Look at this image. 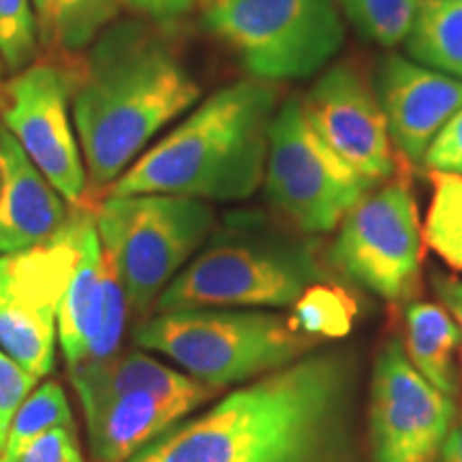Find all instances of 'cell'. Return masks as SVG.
Instances as JSON below:
<instances>
[{
    "label": "cell",
    "mask_w": 462,
    "mask_h": 462,
    "mask_svg": "<svg viewBox=\"0 0 462 462\" xmlns=\"http://www.w3.org/2000/svg\"><path fill=\"white\" fill-rule=\"evenodd\" d=\"M310 125L338 157L373 184L396 173V154L379 97L351 65L323 71L302 97Z\"/></svg>",
    "instance_id": "12"
},
{
    "label": "cell",
    "mask_w": 462,
    "mask_h": 462,
    "mask_svg": "<svg viewBox=\"0 0 462 462\" xmlns=\"http://www.w3.org/2000/svg\"><path fill=\"white\" fill-rule=\"evenodd\" d=\"M424 246L411 189L388 180L346 212L330 246V262L356 285L396 304L418 293Z\"/></svg>",
    "instance_id": "9"
},
{
    "label": "cell",
    "mask_w": 462,
    "mask_h": 462,
    "mask_svg": "<svg viewBox=\"0 0 462 462\" xmlns=\"http://www.w3.org/2000/svg\"><path fill=\"white\" fill-rule=\"evenodd\" d=\"M374 92L392 143L413 165L424 163L437 133L462 107V79L401 54H388L379 62Z\"/></svg>",
    "instance_id": "14"
},
{
    "label": "cell",
    "mask_w": 462,
    "mask_h": 462,
    "mask_svg": "<svg viewBox=\"0 0 462 462\" xmlns=\"http://www.w3.org/2000/svg\"><path fill=\"white\" fill-rule=\"evenodd\" d=\"M421 165L429 167L430 171L458 173V176H462V107L437 133L430 148L426 150Z\"/></svg>",
    "instance_id": "29"
},
{
    "label": "cell",
    "mask_w": 462,
    "mask_h": 462,
    "mask_svg": "<svg viewBox=\"0 0 462 462\" xmlns=\"http://www.w3.org/2000/svg\"><path fill=\"white\" fill-rule=\"evenodd\" d=\"M86 441L95 462H126L148 443L187 418L193 407L163 401L143 392L126 394H78Z\"/></svg>",
    "instance_id": "16"
},
{
    "label": "cell",
    "mask_w": 462,
    "mask_h": 462,
    "mask_svg": "<svg viewBox=\"0 0 462 462\" xmlns=\"http://www.w3.org/2000/svg\"><path fill=\"white\" fill-rule=\"evenodd\" d=\"M37 381L39 379L26 373L14 357L0 349V452H3L5 441H7L11 420H14V415L28 394L34 390Z\"/></svg>",
    "instance_id": "27"
},
{
    "label": "cell",
    "mask_w": 462,
    "mask_h": 462,
    "mask_svg": "<svg viewBox=\"0 0 462 462\" xmlns=\"http://www.w3.org/2000/svg\"><path fill=\"white\" fill-rule=\"evenodd\" d=\"M67 374L75 394L143 392L163 401L187 402L193 409L201 407L218 392L184 371H176L170 364L159 362L140 346L120 351L106 362L67 368Z\"/></svg>",
    "instance_id": "17"
},
{
    "label": "cell",
    "mask_w": 462,
    "mask_h": 462,
    "mask_svg": "<svg viewBox=\"0 0 462 462\" xmlns=\"http://www.w3.org/2000/svg\"><path fill=\"white\" fill-rule=\"evenodd\" d=\"M14 462H84L78 426H60L37 437Z\"/></svg>",
    "instance_id": "28"
},
{
    "label": "cell",
    "mask_w": 462,
    "mask_h": 462,
    "mask_svg": "<svg viewBox=\"0 0 462 462\" xmlns=\"http://www.w3.org/2000/svg\"><path fill=\"white\" fill-rule=\"evenodd\" d=\"M460 328L446 306L411 302L404 309V354L413 368L439 392L456 396V351L460 346Z\"/></svg>",
    "instance_id": "19"
},
{
    "label": "cell",
    "mask_w": 462,
    "mask_h": 462,
    "mask_svg": "<svg viewBox=\"0 0 462 462\" xmlns=\"http://www.w3.org/2000/svg\"><path fill=\"white\" fill-rule=\"evenodd\" d=\"M279 88L263 79L227 84L154 142L106 195L163 193L245 201L263 184Z\"/></svg>",
    "instance_id": "3"
},
{
    "label": "cell",
    "mask_w": 462,
    "mask_h": 462,
    "mask_svg": "<svg viewBox=\"0 0 462 462\" xmlns=\"http://www.w3.org/2000/svg\"><path fill=\"white\" fill-rule=\"evenodd\" d=\"M0 71H3V65H0Z\"/></svg>",
    "instance_id": "33"
},
{
    "label": "cell",
    "mask_w": 462,
    "mask_h": 462,
    "mask_svg": "<svg viewBox=\"0 0 462 462\" xmlns=\"http://www.w3.org/2000/svg\"><path fill=\"white\" fill-rule=\"evenodd\" d=\"M3 126L69 206L82 208L88 176L71 116L65 62L39 60L15 73L0 97Z\"/></svg>",
    "instance_id": "10"
},
{
    "label": "cell",
    "mask_w": 462,
    "mask_h": 462,
    "mask_svg": "<svg viewBox=\"0 0 462 462\" xmlns=\"http://www.w3.org/2000/svg\"><path fill=\"white\" fill-rule=\"evenodd\" d=\"M71 215L67 199L0 125V255L54 238Z\"/></svg>",
    "instance_id": "15"
},
{
    "label": "cell",
    "mask_w": 462,
    "mask_h": 462,
    "mask_svg": "<svg viewBox=\"0 0 462 462\" xmlns=\"http://www.w3.org/2000/svg\"><path fill=\"white\" fill-rule=\"evenodd\" d=\"M340 14L368 42L394 48L404 43L418 0H334Z\"/></svg>",
    "instance_id": "25"
},
{
    "label": "cell",
    "mask_w": 462,
    "mask_h": 462,
    "mask_svg": "<svg viewBox=\"0 0 462 462\" xmlns=\"http://www.w3.org/2000/svg\"><path fill=\"white\" fill-rule=\"evenodd\" d=\"M432 198L424 227V245L462 274V176L429 171Z\"/></svg>",
    "instance_id": "22"
},
{
    "label": "cell",
    "mask_w": 462,
    "mask_h": 462,
    "mask_svg": "<svg viewBox=\"0 0 462 462\" xmlns=\"http://www.w3.org/2000/svg\"><path fill=\"white\" fill-rule=\"evenodd\" d=\"M120 3L135 14L148 17V20L165 24V22L187 15L199 0H120Z\"/></svg>",
    "instance_id": "30"
},
{
    "label": "cell",
    "mask_w": 462,
    "mask_h": 462,
    "mask_svg": "<svg viewBox=\"0 0 462 462\" xmlns=\"http://www.w3.org/2000/svg\"><path fill=\"white\" fill-rule=\"evenodd\" d=\"M88 193H107L159 133L199 103L201 86L142 20H116L67 60Z\"/></svg>",
    "instance_id": "2"
},
{
    "label": "cell",
    "mask_w": 462,
    "mask_h": 462,
    "mask_svg": "<svg viewBox=\"0 0 462 462\" xmlns=\"http://www.w3.org/2000/svg\"><path fill=\"white\" fill-rule=\"evenodd\" d=\"M356 317V304L343 289L315 282L310 285L298 302L293 304L291 319L293 328L309 334L317 340H338L351 332Z\"/></svg>",
    "instance_id": "24"
},
{
    "label": "cell",
    "mask_w": 462,
    "mask_h": 462,
    "mask_svg": "<svg viewBox=\"0 0 462 462\" xmlns=\"http://www.w3.org/2000/svg\"><path fill=\"white\" fill-rule=\"evenodd\" d=\"M39 31L32 0H0V65L20 73L39 54Z\"/></svg>",
    "instance_id": "26"
},
{
    "label": "cell",
    "mask_w": 462,
    "mask_h": 462,
    "mask_svg": "<svg viewBox=\"0 0 462 462\" xmlns=\"http://www.w3.org/2000/svg\"><path fill=\"white\" fill-rule=\"evenodd\" d=\"M56 345V310L15 289L0 270V349L43 379L54 371Z\"/></svg>",
    "instance_id": "18"
},
{
    "label": "cell",
    "mask_w": 462,
    "mask_h": 462,
    "mask_svg": "<svg viewBox=\"0 0 462 462\" xmlns=\"http://www.w3.org/2000/svg\"><path fill=\"white\" fill-rule=\"evenodd\" d=\"M204 28L263 82L321 73L345 43L334 0H206Z\"/></svg>",
    "instance_id": "7"
},
{
    "label": "cell",
    "mask_w": 462,
    "mask_h": 462,
    "mask_svg": "<svg viewBox=\"0 0 462 462\" xmlns=\"http://www.w3.org/2000/svg\"><path fill=\"white\" fill-rule=\"evenodd\" d=\"M368 394L373 462H439L452 430L454 398L415 371L398 338L381 346Z\"/></svg>",
    "instance_id": "11"
},
{
    "label": "cell",
    "mask_w": 462,
    "mask_h": 462,
    "mask_svg": "<svg viewBox=\"0 0 462 462\" xmlns=\"http://www.w3.org/2000/svg\"><path fill=\"white\" fill-rule=\"evenodd\" d=\"M373 187L315 131L302 97L281 103L270 125L263 189L300 234H330Z\"/></svg>",
    "instance_id": "8"
},
{
    "label": "cell",
    "mask_w": 462,
    "mask_h": 462,
    "mask_svg": "<svg viewBox=\"0 0 462 462\" xmlns=\"http://www.w3.org/2000/svg\"><path fill=\"white\" fill-rule=\"evenodd\" d=\"M39 45L62 58L84 51L118 20L120 0H32Z\"/></svg>",
    "instance_id": "20"
},
{
    "label": "cell",
    "mask_w": 462,
    "mask_h": 462,
    "mask_svg": "<svg viewBox=\"0 0 462 462\" xmlns=\"http://www.w3.org/2000/svg\"><path fill=\"white\" fill-rule=\"evenodd\" d=\"M126 462H366L354 356L317 346L180 420Z\"/></svg>",
    "instance_id": "1"
},
{
    "label": "cell",
    "mask_w": 462,
    "mask_h": 462,
    "mask_svg": "<svg viewBox=\"0 0 462 462\" xmlns=\"http://www.w3.org/2000/svg\"><path fill=\"white\" fill-rule=\"evenodd\" d=\"M439 462H462V421L456 424L443 443Z\"/></svg>",
    "instance_id": "32"
},
{
    "label": "cell",
    "mask_w": 462,
    "mask_h": 462,
    "mask_svg": "<svg viewBox=\"0 0 462 462\" xmlns=\"http://www.w3.org/2000/svg\"><path fill=\"white\" fill-rule=\"evenodd\" d=\"M432 282H435V291L439 300H441V306H446L448 313L454 317L456 323H458L460 337H462V281L456 279V276L439 274L432 279ZM460 354H462V338H460Z\"/></svg>",
    "instance_id": "31"
},
{
    "label": "cell",
    "mask_w": 462,
    "mask_h": 462,
    "mask_svg": "<svg viewBox=\"0 0 462 462\" xmlns=\"http://www.w3.org/2000/svg\"><path fill=\"white\" fill-rule=\"evenodd\" d=\"M95 227L131 317L142 321L210 240L217 215L210 201L184 195H106L95 208Z\"/></svg>",
    "instance_id": "6"
},
{
    "label": "cell",
    "mask_w": 462,
    "mask_h": 462,
    "mask_svg": "<svg viewBox=\"0 0 462 462\" xmlns=\"http://www.w3.org/2000/svg\"><path fill=\"white\" fill-rule=\"evenodd\" d=\"M129 317V304L101 248L92 210L56 315L58 345L67 368L99 364L120 354Z\"/></svg>",
    "instance_id": "13"
},
{
    "label": "cell",
    "mask_w": 462,
    "mask_h": 462,
    "mask_svg": "<svg viewBox=\"0 0 462 462\" xmlns=\"http://www.w3.org/2000/svg\"><path fill=\"white\" fill-rule=\"evenodd\" d=\"M60 426H75L71 404L60 381L48 379L28 394L11 420L0 462H14L28 443Z\"/></svg>",
    "instance_id": "23"
},
{
    "label": "cell",
    "mask_w": 462,
    "mask_h": 462,
    "mask_svg": "<svg viewBox=\"0 0 462 462\" xmlns=\"http://www.w3.org/2000/svg\"><path fill=\"white\" fill-rule=\"evenodd\" d=\"M131 338L215 390L279 371L321 343L296 330L289 317L253 309L152 313L133 323Z\"/></svg>",
    "instance_id": "5"
},
{
    "label": "cell",
    "mask_w": 462,
    "mask_h": 462,
    "mask_svg": "<svg viewBox=\"0 0 462 462\" xmlns=\"http://www.w3.org/2000/svg\"><path fill=\"white\" fill-rule=\"evenodd\" d=\"M404 50L420 65L462 79V0H418Z\"/></svg>",
    "instance_id": "21"
},
{
    "label": "cell",
    "mask_w": 462,
    "mask_h": 462,
    "mask_svg": "<svg viewBox=\"0 0 462 462\" xmlns=\"http://www.w3.org/2000/svg\"><path fill=\"white\" fill-rule=\"evenodd\" d=\"M323 268L310 242L231 223L212 231L204 248L161 293L154 313L193 309H285Z\"/></svg>",
    "instance_id": "4"
}]
</instances>
